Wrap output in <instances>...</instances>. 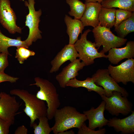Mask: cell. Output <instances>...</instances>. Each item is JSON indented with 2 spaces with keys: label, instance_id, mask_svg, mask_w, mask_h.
<instances>
[{
  "label": "cell",
  "instance_id": "obj_4",
  "mask_svg": "<svg viewBox=\"0 0 134 134\" xmlns=\"http://www.w3.org/2000/svg\"><path fill=\"white\" fill-rule=\"evenodd\" d=\"M95 38V46L98 50L101 46L102 49L100 52L104 54L111 48L120 47L127 42V39L116 36L111 31L110 29L99 25L92 30Z\"/></svg>",
  "mask_w": 134,
  "mask_h": 134
},
{
  "label": "cell",
  "instance_id": "obj_17",
  "mask_svg": "<svg viewBox=\"0 0 134 134\" xmlns=\"http://www.w3.org/2000/svg\"><path fill=\"white\" fill-rule=\"evenodd\" d=\"M124 118L120 119L113 117L109 119L107 125L113 128L117 132L123 134H133L134 133V111Z\"/></svg>",
  "mask_w": 134,
  "mask_h": 134
},
{
  "label": "cell",
  "instance_id": "obj_16",
  "mask_svg": "<svg viewBox=\"0 0 134 134\" xmlns=\"http://www.w3.org/2000/svg\"><path fill=\"white\" fill-rule=\"evenodd\" d=\"M108 52L107 55V58L113 64H117L124 59L133 58L134 57V41H129L125 47L120 48H112Z\"/></svg>",
  "mask_w": 134,
  "mask_h": 134
},
{
  "label": "cell",
  "instance_id": "obj_9",
  "mask_svg": "<svg viewBox=\"0 0 134 134\" xmlns=\"http://www.w3.org/2000/svg\"><path fill=\"white\" fill-rule=\"evenodd\" d=\"M107 69L110 75L117 83L121 82L125 85L129 82L134 83V59L133 58L128 59L117 66L109 65Z\"/></svg>",
  "mask_w": 134,
  "mask_h": 134
},
{
  "label": "cell",
  "instance_id": "obj_21",
  "mask_svg": "<svg viewBox=\"0 0 134 134\" xmlns=\"http://www.w3.org/2000/svg\"><path fill=\"white\" fill-rule=\"evenodd\" d=\"M11 46L29 48L25 41L21 40V37H18L16 39L10 38L3 34L0 30V53H5L11 55L8 50V48Z\"/></svg>",
  "mask_w": 134,
  "mask_h": 134
},
{
  "label": "cell",
  "instance_id": "obj_30",
  "mask_svg": "<svg viewBox=\"0 0 134 134\" xmlns=\"http://www.w3.org/2000/svg\"><path fill=\"white\" fill-rule=\"evenodd\" d=\"M11 124L0 117V134H8Z\"/></svg>",
  "mask_w": 134,
  "mask_h": 134
},
{
  "label": "cell",
  "instance_id": "obj_5",
  "mask_svg": "<svg viewBox=\"0 0 134 134\" xmlns=\"http://www.w3.org/2000/svg\"><path fill=\"white\" fill-rule=\"evenodd\" d=\"M91 31L90 29L85 31L81 34L80 38L74 45L79 55V59L84 62L86 66L94 64L96 58L102 57L107 58V55L98 52L94 42L93 43L87 39V35Z\"/></svg>",
  "mask_w": 134,
  "mask_h": 134
},
{
  "label": "cell",
  "instance_id": "obj_14",
  "mask_svg": "<svg viewBox=\"0 0 134 134\" xmlns=\"http://www.w3.org/2000/svg\"><path fill=\"white\" fill-rule=\"evenodd\" d=\"M105 106V102L103 100L96 108L92 107L89 110L83 111L88 120L89 128L95 130L97 128L100 129L107 125L108 120L105 118L104 114Z\"/></svg>",
  "mask_w": 134,
  "mask_h": 134
},
{
  "label": "cell",
  "instance_id": "obj_13",
  "mask_svg": "<svg viewBox=\"0 0 134 134\" xmlns=\"http://www.w3.org/2000/svg\"><path fill=\"white\" fill-rule=\"evenodd\" d=\"M80 59H76L63 68L62 71L56 77L61 87L65 88L68 82L71 79L75 78L79 74L78 72L86 66Z\"/></svg>",
  "mask_w": 134,
  "mask_h": 134
},
{
  "label": "cell",
  "instance_id": "obj_11",
  "mask_svg": "<svg viewBox=\"0 0 134 134\" xmlns=\"http://www.w3.org/2000/svg\"><path fill=\"white\" fill-rule=\"evenodd\" d=\"M16 20L9 0H0V23L10 34L21 33L22 29L16 25Z\"/></svg>",
  "mask_w": 134,
  "mask_h": 134
},
{
  "label": "cell",
  "instance_id": "obj_10",
  "mask_svg": "<svg viewBox=\"0 0 134 134\" xmlns=\"http://www.w3.org/2000/svg\"><path fill=\"white\" fill-rule=\"evenodd\" d=\"M0 117L12 125L15 121V117L21 106L16 97L4 92L0 93Z\"/></svg>",
  "mask_w": 134,
  "mask_h": 134
},
{
  "label": "cell",
  "instance_id": "obj_6",
  "mask_svg": "<svg viewBox=\"0 0 134 134\" xmlns=\"http://www.w3.org/2000/svg\"><path fill=\"white\" fill-rule=\"evenodd\" d=\"M35 0H28L25 1V4L27 6L29 12L26 16L25 26L29 29V33L27 38L25 41L29 47L33 42L42 38L41 31L39 28L40 21V17L42 12L41 9L36 11L34 8Z\"/></svg>",
  "mask_w": 134,
  "mask_h": 134
},
{
  "label": "cell",
  "instance_id": "obj_7",
  "mask_svg": "<svg viewBox=\"0 0 134 134\" xmlns=\"http://www.w3.org/2000/svg\"><path fill=\"white\" fill-rule=\"evenodd\" d=\"M101 97L105 102V110L112 115L118 116L121 114L127 116L132 111V104L119 92L113 91L109 97L104 95Z\"/></svg>",
  "mask_w": 134,
  "mask_h": 134
},
{
  "label": "cell",
  "instance_id": "obj_25",
  "mask_svg": "<svg viewBox=\"0 0 134 134\" xmlns=\"http://www.w3.org/2000/svg\"><path fill=\"white\" fill-rule=\"evenodd\" d=\"M38 125L35 123L32 127L34 129V134H49L52 131L48 122V119L46 116L40 117Z\"/></svg>",
  "mask_w": 134,
  "mask_h": 134
},
{
  "label": "cell",
  "instance_id": "obj_12",
  "mask_svg": "<svg viewBox=\"0 0 134 134\" xmlns=\"http://www.w3.org/2000/svg\"><path fill=\"white\" fill-rule=\"evenodd\" d=\"M79 57L74 45L68 44L65 45L51 61L52 67L49 72L53 73L58 71L65 62L68 60L71 62H73Z\"/></svg>",
  "mask_w": 134,
  "mask_h": 134
},
{
  "label": "cell",
  "instance_id": "obj_15",
  "mask_svg": "<svg viewBox=\"0 0 134 134\" xmlns=\"http://www.w3.org/2000/svg\"><path fill=\"white\" fill-rule=\"evenodd\" d=\"M85 3V9L80 20L84 27L90 26L95 28L99 25V14L102 7L101 4L98 2Z\"/></svg>",
  "mask_w": 134,
  "mask_h": 134
},
{
  "label": "cell",
  "instance_id": "obj_3",
  "mask_svg": "<svg viewBox=\"0 0 134 134\" xmlns=\"http://www.w3.org/2000/svg\"><path fill=\"white\" fill-rule=\"evenodd\" d=\"M34 80L35 83L30 85H35L39 88L36 95L38 99L46 102V116L49 120H51L61 104L56 89L52 83L46 79L36 77Z\"/></svg>",
  "mask_w": 134,
  "mask_h": 134
},
{
  "label": "cell",
  "instance_id": "obj_18",
  "mask_svg": "<svg viewBox=\"0 0 134 134\" xmlns=\"http://www.w3.org/2000/svg\"><path fill=\"white\" fill-rule=\"evenodd\" d=\"M67 27V33L69 37V44L74 45L78 39L80 34L82 33L84 27L80 20L73 19L67 15L64 18Z\"/></svg>",
  "mask_w": 134,
  "mask_h": 134
},
{
  "label": "cell",
  "instance_id": "obj_26",
  "mask_svg": "<svg viewBox=\"0 0 134 134\" xmlns=\"http://www.w3.org/2000/svg\"><path fill=\"white\" fill-rule=\"evenodd\" d=\"M17 48L15 57L20 64H23L25 60L35 54L34 52L24 47H19Z\"/></svg>",
  "mask_w": 134,
  "mask_h": 134
},
{
  "label": "cell",
  "instance_id": "obj_35",
  "mask_svg": "<svg viewBox=\"0 0 134 134\" xmlns=\"http://www.w3.org/2000/svg\"></svg>",
  "mask_w": 134,
  "mask_h": 134
},
{
  "label": "cell",
  "instance_id": "obj_24",
  "mask_svg": "<svg viewBox=\"0 0 134 134\" xmlns=\"http://www.w3.org/2000/svg\"><path fill=\"white\" fill-rule=\"evenodd\" d=\"M66 1L70 9L68 14L73 16L74 19L80 20L85 9V4L79 0H66Z\"/></svg>",
  "mask_w": 134,
  "mask_h": 134
},
{
  "label": "cell",
  "instance_id": "obj_34",
  "mask_svg": "<svg viewBox=\"0 0 134 134\" xmlns=\"http://www.w3.org/2000/svg\"><path fill=\"white\" fill-rule=\"evenodd\" d=\"M103 0H84L85 3L89 2H98L100 3Z\"/></svg>",
  "mask_w": 134,
  "mask_h": 134
},
{
  "label": "cell",
  "instance_id": "obj_33",
  "mask_svg": "<svg viewBox=\"0 0 134 134\" xmlns=\"http://www.w3.org/2000/svg\"><path fill=\"white\" fill-rule=\"evenodd\" d=\"M74 132L72 130L67 131V130L60 132L58 134H74Z\"/></svg>",
  "mask_w": 134,
  "mask_h": 134
},
{
  "label": "cell",
  "instance_id": "obj_19",
  "mask_svg": "<svg viewBox=\"0 0 134 134\" xmlns=\"http://www.w3.org/2000/svg\"><path fill=\"white\" fill-rule=\"evenodd\" d=\"M66 86L78 88L82 87L86 88L89 92L94 91L101 96L105 95V92L102 87L96 85L92 77H87L84 80L80 81L76 78L71 79L67 83Z\"/></svg>",
  "mask_w": 134,
  "mask_h": 134
},
{
  "label": "cell",
  "instance_id": "obj_27",
  "mask_svg": "<svg viewBox=\"0 0 134 134\" xmlns=\"http://www.w3.org/2000/svg\"><path fill=\"white\" fill-rule=\"evenodd\" d=\"M133 12L121 9H116L115 21L114 26L115 28L123 21L130 17Z\"/></svg>",
  "mask_w": 134,
  "mask_h": 134
},
{
  "label": "cell",
  "instance_id": "obj_31",
  "mask_svg": "<svg viewBox=\"0 0 134 134\" xmlns=\"http://www.w3.org/2000/svg\"><path fill=\"white\" fill-rule=\"evenodd\" d=\"M19 78L10 76L4 73L0 72V83L4 82H9L11 83L16 82Z\"/></svg>",
  "mask_w": 134,
  "mask_h": 134
},
{
  "label": "cell",
  "instance_id": "obj_32",
  "mask_svg": "<svg viewBox=\"0 0 134 134\" xmlns=\"http://www.w3.org/2000/svg\"><path fill=\"white\" fill-rule=\"evenodd\" d=\"M28 130L26 127L23 125L19 127L15 131V134H27Z\"/></svg>",
  "mask_w": 134,
  "mask_h": 134
},
{
  "label": "cell",
  "instance_id": "obj_1",
  "mask_svg": "<svg viewBox=\"0 0 134 134\" xmlns=\"http://www.w3.org/2000/svg\"><path fill=\"white\" fill-rule=\"evenodd\" d=\"M55 123L52 127L55 134L73 128L79 129L87 120L85 115L78 111L74 107L65 106L56 111Z\"/></svg>",
  "mask_w": 134,
  "mask_h": 134
},
{
  "label": "cell",
  "instance_id": "obj_20",
  "mask_svg": "<svg viewBox=\"0 0 134 134\" xmlns=\"http://www.w3.org/2000/svg\"><path fill=\"white\" fill-rule=\"evenodd\" d=\"M116 10L114 8L102 7L99 16V25L110 29L112 28L115 23Z\"/></svg>",
  "mask_w": 134,
  "mask_h": 134
},
{
  "label": "cell",
  "instance_id": "obj_29",
  "mask_svg": "<svg viewBox=\"0 0 134 134\" xmlns=\"http://www.w3.org/2000/svg\"><path fill=\"white\" fill-rule=\"evenodd\" d=\"M8 55L6 53H0V72L4 73V69L8 65Z\"/></svg>",
  "mask_w": 134,
  "mask_h": 134
},
{
  "label": "cell",
  "instance_id": "obj_23",
  "mask_svg": "<svg viewBox=\"0 0 134 134\" xmlns=\"http://www.w3.org/2000/svg\"><path fill=\"white\" fill-rule=\"evenodd\" d=\"M118 36L125 38L129 34L134 32V12L129 18L121 23L115 28Z\"/></svg>",
  "mask_w": 134,
  "mask_h": 134
},
{
  "label": "cell",
  "instance_id": "obj_8",
  "mask_svg": "<svg viewBox=\"0 0 134 134\" xmlns=\"http://www.w3.org/2000/svg\"><path fill=\"white\" fill-rule=\"evenodd\" d=\"M92 77L96 85L103 87L107 97L110 96L113 91L120 92L124 97H127L129 96L127 91L120 86L110 76L108 69H98Z\"/></svg>",
  "mask_w": 134,
  "mask_h": 134
},
{
  "label": "cell",
  "instance_id": "obj_28",
  "mask_svg": "<svg viewBox=\"0 0 134 134\" xmlns=\"http://www.w3.org/2000/svg\"><path fill=\"white\" fill-rule=\"evenodd\" d=\"M78 129V134H104L106 132L105 128H101L96 131L91 129L86 126L85 122Z\"/></svg>",
  "mask_w": 134,
  "mask_h": 134
},
{
  "label": "cell",
  "instance_id": "obj_2",
  "mask_svg": "<svg viewBox=\"0 0 134 134\" xmlns=\"http://www.w3.org/2000/svg\"><path fill=\"white\" fill-rule=\"evenodd\" d=\"M10 93L11 95L17 96L24 102L25 107L23 110L30 118L31 127L37 119L46 116L47 108L44 101L38 98L36 95L27 90L19 89H13Z\"/></svg>",
  "mask_w": 134,
  "mask_h": 134
},
{
  "label": "cell",
  "instance_id": "obj_22",
  "mask_svg": "<svg viewBox=\"0 0 134 134\" xmlns=\"http://www.w3.org/2000/svg\"><path fill=\"white\" fill-rule=\"evenodd\" d=\"M100 4L102 7L118 8L134 12V0H103Z\"/></svg>",
  "mask_w": 134,
  "mask_h": 134
}]
</instances>
